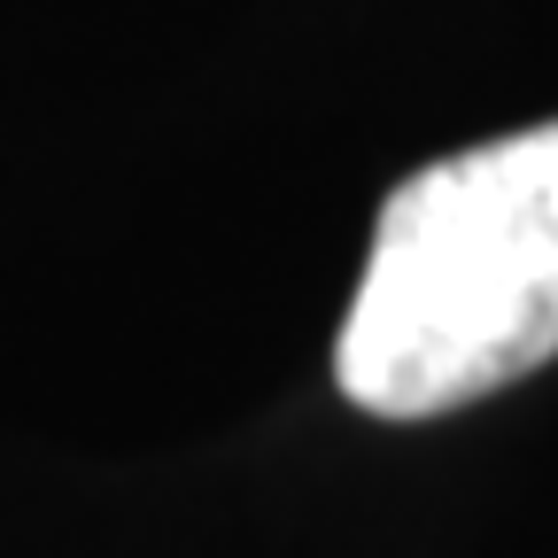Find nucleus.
I'll use <instances>...</instances> for the list:
<instances>
[{
  "label": "nucleus",
  "instance_id": "obj_1",
  "mask_svg": "<svg viewBox=\"0 0 558 558\" xmlns=\"http://www.w3.org/2000/svg\"><path fill=\"white\" fill-rule=\"evenodd\" d=\"M558 357V117L411 171L365 248L333 380L373 418H442Z\"/></svg>",
  "mask_w": 558,
  "mask_h": 558
}]
</instances>
